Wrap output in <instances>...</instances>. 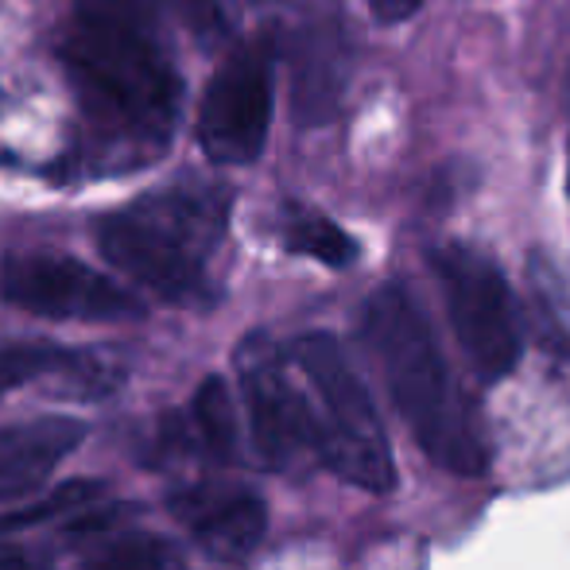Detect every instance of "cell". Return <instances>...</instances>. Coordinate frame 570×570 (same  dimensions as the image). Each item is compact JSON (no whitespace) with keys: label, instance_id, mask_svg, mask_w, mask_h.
<instances>
[{"label":"cell","instance_id":"6da1fadb","mask_svg":"<svg viewBox=\"0 0 570 570\" xmlns=\"http://www.w3.org/2000/svg\"><path fill=\"white\" fill-rule=\"evenodd\" d=\"M156 23V0H75L59 51L98 128L164 148L179 125L183 78Z\"/></svg>","mask_w":570,"mask_h":570},{"label":"cell","instance_id":"7a4b0ae2","mask_svg":"<svg viewBox=\"0 0 570 570\" xmlns=\"http://www.w3.org/2000/svg\"><path fill=\"white\" fill-rule=\"evenodd\" d=\"M361 338L381 368L415 446L446 473L481 478L489 443L470 396L454 381L451 361L431 331L428 315L404 284H381L361 307Z\"/></svg>","mask_w":570,"mask_h":570},{"label":"cell","instance_id":"3957f363","mask_svg":"<svg viewBox=\"0 0 570 570\" xmlns=\"http://www.w3.org/2000/svg\"><path fill=\"white\" fill-rule=\"evenodd\" d=\"M229 198L214 187L151 190L98 222V248L117 272L175 307L210 299V256L226 237Z\"/></svg>","mask_w":570,"mask_h":570},{"label":"cell","instance_id":"277c9868","mask_svg":"<svg viewBox=\"0 0 570 570\" xmlns=\"http://www.w3.org/2000/svg\"><path fill=\"white\" fill-rule=\"evenodd\" d=\"M295 365L315 389V458L342 481L365 493H392L396 489V458L384 435L373 392L353 368L350 353L334 334H303L292 345Z\"/></svg>","mask_w":570,"mask_h":570},{"label":"cell","instance_id":"5b68a950","mask_svg":"<svg viewBox=\"0 0 570 570\" xmlns=\"http://www.w3.org/2000/svg\"><path fill=\"white\" fill-rule=\"evenodd\" d=\"M431 272L470 365L485 381L509 376L520 361V318L512 287L497 261L473 245L446 240L431 253Z\"/></svg>","mask_w":570,"mask_h":570},{"label":"cell","instance_id":"8992f818","mask_svg":"<svg viewBox=\"0 0 570 570\" xmlns=\"http://www.w3.org/2000/svg\"><path fill=\"white\" fill-rule=\"evenodd\" d=\"M272 109H276V47L253 39L233 51L198 101L195 136L206 159L222 167H245L268 144Z\"/></svg>","mask_w":570,"mask_h":570},{"label":"cell","instance_id":"52a82bcc","mask_svg":"<svg viewBox=\"0 0 570 570\" xmlns=\"http://www.w3.org/2000/svg\"><path fill=\"white\" fill-rule=\"evenodd\" d=\"M0 299L39 318L120 323L140 318L144 303L114 276L59 253H16L0 261Z\"/></svg>","mask_w":570,"mask_h":570},{"label":"cell","instance_id":"ba28073f","mask_svg":"<svg viewBox=\"0 0 570 570\" xmlns=\"http://www.w3.org/2000/svg\"><path fill=\"white\" fill-rule=\"evenodd\" d=\"M237 368L256 451L279 470L295 465L303 454L315 458V412L287 376L279 353L264 338H248L237 353Z\"/></svg>","mask_w":570,"mask_h":570},{"label":"cell","instance_id":"9c48e42d","mask_svg":"<svg viewBox=\"0 0 570 570\" xmlns=\"http://www.w3.org/2000/svg\"><path fill=\"white\" fill-rule=\"evenodd\" d=\"M292 114L303 128L338 117L353 70V43L334 8L311 12L292 36Z\"/></svg>","mask_w":570,"mask_h":570},{"label":"cell","instance_id":"30bf717a","mask_svg":"<svg viewBox=\"0 0 570 570\" xmlns=\"http://www.w3.org/2000/svg\"><path fill=\"white\" fill-rule=\"evenodd\" d=\"M171 512L214 559H226V563L253 556L268 528V509L261 497L229 485H198L190 493H179L171 501Z\"/></svg>","mask_w":570,"mask_h":570},{"label":"cell","instance_id":"8fae6325","mask_svg":"<svg viewBox=\"0 0 570 570\" xmlns=\"http://www.w3.org/2000/svg\"><path fill=\"white\" fill-rule=\"evenodd\" d=\"M82 439L86 428L67 415H47L0 431V501L8 504L36 493L55 465L78 451Z\"/></svg>","mask_w":570,"mask_h":570},{"label":"cell","instance_id":"7c38bea8","mask_svg":"<svg viewBox=\"0 0 570 570\" xmlns=\"http://www.w3.org/2000/svg\"><path fill=\"white\" fill-rule=\"evenodd\" d=\"M284 240L292 253L311 256V261L326 264V268H350V264L357 261V240H353L338 222L323 218V214L295 210L292 218H287Z\"/></svg>","mask_w":570,"mask_h":570},{"label":"cell","instance_id":"4fadbf2b","mask_svg":"<svg viewBox=\"0 0 570 570\" xmlns=\"http://www.w3.org/2000/svg\"><path fill=\"white\" fill-rule=\"evenodd\" d=\"M190 407H195V428L206 451L218 462H233L237 458V404H233L229 384L222 376H206Z\"/></svg>","mask_w":570,"mask_h":570},{"label":"cell","instance_id":"5bb4252c","mask_svg":"<svg viewBox=\"0 0 570 570\" xmlns=\"http://www.w3.org/2000/svg\"><path fill=\"white\" fill-rule=\"evenodd\" d=\"M101 493H106L101 481H67V485H59L39 504H28V509H20V512H12V517L0 520V532H20V528L43 524V520H55V517H62V512L94 509Z\"/></svg>","mask_w":570,"mask_h":570},{"label":"cell","instance_id":"9a60e30c","mask_svg":"<svg viewBox=\"0 0 570 570\" xmlns=\"http://www.w3.org/2000/svg\"><path fill=\"white\" fill-rule=\"evenodd\" d=\"M82 570H175V556L151 535H125L86 559Z\"/></svg>","mask_w":570,"mask_h":570},{"label":"cell","instance_id":"2e32d148","mask_svg":"<svg viewBox=\"0 0 570 570\" xmlns=\"http://www.w3.org/2000/svg\"><path fill=\"white\" fill-rule=\"evenodd\" d=\"M67 361L70 353L55 350V345H4L0 350V396L51 373V368H62Z\"/></svg>","mask_w":570,"mask_h":570},{"label":"cell","instance_id":"e0dca14e","mask_svg":"<svg viewBox=\"0 0 570 570\" xmlns=\"http://www.w3.org/2000/svg\"><path fill=\"white\" fill-rule=\"evenodd\" d=\"M198 43L214 47L222 39H229L233 31V20H229V8L226 0H159Z\"/></svg>","mask_w":570,"mask_h":570},{"label":"cell","instance_id":"ac0fdd59","mask_svg":"<svg viewBox=\"0 0 570 570\" xmlns=\"http://www.w3.org/2000/svg\"><path fill=\"white\" fill-rule=\"evenodd\" d=\"M365 4L381 23H404V20H412V16L420 12L423 0H365Z\"/></svg>","mask_w":570,"mask_h":570},{"label":"cell","instance_id":"d6986e66","mask_svg":"<svg viewBox=\"0 0 570 570\" xmlns=\"http://www.w3.org/2000/svg\"><path fill=\"white\" fill-rule=\"evenodd\" d=\"M0 570H51L43 556L20 548H0Z\"/></svg>","mask_w":570,"mask_h":570},{"label":"cell","instance_id":"ffe728a7","mask_svg":"<svg viewBox=\"0 0 570 570\" xmlns=\"http://www.w3.org/2000/svg\"><path fill=\"white\" fill-rule=\"evenodd\" d=\"M567 179H570V171H567Z\"/></svg>","mask_w":570,"mask_h":570}]
</instances>
